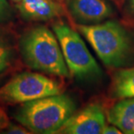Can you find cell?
Instances as JSON below:
<instances>
[{
	"mask_svg": "<svg viewBox=\"0 0 134 134\" xmlns=\"http://www.w3.org/2000/svg\"><path fill=\"white\" fill-rule=\"evenodd\" d=\"M77 26L104 65L119 68L128 65L132 59L134 52L132 38L119 22L105 20L96 25Z\"/></svg>",
	"mask_w": 134,
	"mask_h": 134,
	"instance_id": "1",
	"label": "cell"
},
{
	"mask_svg": "<svg viewBox=\"0 0 134 134\" xmlns=\"http://www.w3.org/2000/svg\"><path fill=\"white\" fill-rule=\"evenodd\" d=\"M75 111L73 99L60 93L23 103L14 119L32 133L52 134L57 133Z\"/></svg>",
	"mask_w": 134,
	"mask_h": 134,
	"instance_id": "2",
	"label": "cell"
},
{
	"mask_svg": "<svg viewBox=\"0 0 134 134\" xmlns=\"http://www.w3.org/2000/svg\"><path fill=\"white\" fill-rule=\"evenodd\" d=\"M19 51L24 62L31 69L53 76H70L57 37L45 26H37L24 33L19 40Z\"/></svg>",
	"mask_w": 134,
	"mask_h": 134,
	"instance_id": "3",
	"label": "cell"
},
{
	"mask_svg": "<svg viewBox=\"0 0 134 134\" xmlns=\"http://www.w3.org/2000/svg\"><path fill=\"white\" fill-rule=\"evenodd\" d=\"M52 30L60 44L70 75L79 79H96L101 76L99 65L79 33L63 22L54 24Z\"/></svg>",
	"mask_w": 134,
	"mask_h": 134,
	"instance_id": "4",
	"label": "cell"
},
{
	"mask_svg": "<svg viewBox=\"0 0 134 134\" xmlns=\"http://www.w3.org/2000/svg\"><path fill=\"white\" fill-rule=\"evenodd\" d=\"M62 92V85L56 79L38 72L24 71L0 87V102L23 104Z\"/></svg>",
	"mask_w": 134,
	"mask_h": 134,
	"instance_id": "5",
	"label": "cell"
},
{
	"mask_svg": "<svg viewBox=\"0 0 134 134\" xmlns=\"http://www.w3.org/2000/svg\"><path fill=\"white\" fill-rule=\"evenodd\" d=\"M105 125V114L101 105L90 104L79 111H75L57 133L103 134Z\"/></svg>",
	"mask_w": 134,
	"mask_h": 134,
	"instance_id": "6",
	"label": "cell"
},
{
	"mask_svg": "<svg viewBox=\"0 0 134 134\" xmlns=\"http://www.w3.org/2000/svg\"><path fill=\"white\" fill-rule=\"evenodd\" d=\"M66 8L77 25H96L114 15L109 0H66Z\"/></svg>",
	"mask_w": 134,
	"mask_h": 134,
	"instance_id": "7",
	"label": "cell"
},
{
	"mask_svg": "<svg viewBox=\"0 0 134 134\" xmlns=\"http://www.w3.org/2000/svg\"><path fill=\"white\" fill-rule=\"evenodd\" d=\"M16 7L21 17L30 21H50L65 13L63 6L56 0H21Z\"/></svg>",
	"mask_w": 134,
	"mask_h": 134,
	"instance_id": "8",
	"label": "cell"
},
{
	"mask_svg": "<svg viewBox=\"0 0 134 134\" xmlns=\"http://www.w3.org/2000/svg\"><path fill=\"white\" fill-rule=\"evenodd\" d=\"M108 121L122 133L134 134V98H123L108 111Z\"/></svg>",
	"mask_w": 134,
	"mask_h": 134,
	"instance_id": "9",
	"label": "cell"
},
{
	"mask_svg": "<svg viewBox=\"0 0 134 134\" xmlns=\"http://www.w3.org/2000/svg\"><path fill=\"white\" fill-rule=\"evenodd\" d=\"M111 93L119 99L134 98V66L119 70L114 74Z\"/></svg>",
	"mask_w": 134,
	"mask_h": 134,
	"instance_id": "10",
	"label": "cell"
},
{
	"mask_svg": "<svg viewBox=\"0 0 134 134\" xmlns=\"http://www.w3.org/2000/svg\"><path fill=\"white\" fill-rule=\"evenodd\" d=\"M16 56L17 50L12 37L0 30V74L12 66Z\"/></svg>",
	"mask_w": 134,
	"mask_h": 134,
	"instance_id": "11",
	"label": "cell"
},
{
	"mask_svg": "<svg viewBox=\"0 0 134 134\" xmlns=\"http://www.w3.org/2000/svg\"><path fill=\"white\" fill-rule=\"evenodd\" d=\"M12 9L6 0H0V22H5L12 18Z\"/></svg>",
	"mask_w": 134,
	"mask_h": 134,
	"instance_id": "12",
	"label": "cell"
},
{
	"mask_svg": "<svg viewBox=\"0 0 134 134\" xmlns=\"http://www.w3.org/2000/svg\"><path fill=\"white\" fill-rule=\"evenodd\" d=\"M6 130V133L9 134H27V133H31V132H29V130L27 128H25V126H23L22 125H18L15 124H10L7 125V127L5 128Z\"/></svg>",
	"mask_w": 134,
	"mask_h": 134,
	"instance_id": "13",
	"label": "cell"
},
{
	"mask_svg": "<svg viewBox=\"0 0 134 134\" xmlns=\"http://www.w3.org/2000/svg\"><path fill=\"white\" fill-rule=\"evenodd\" d=\"M9 125V119L5 111L3 109L0 108V131L4 130Z\"/></svg>",
	"mask_w": 134,
	"mask_h": 134,
	"instance_id": "14",
	"label": "cell"
},
{
	"mask_svg": "<svg viewBox=\"0 0 134 134\" xmlns=\"http://www.w3.org/2000/svg\"><path fill=\"white\" fill-rule=\"evenodd\" d=\"M120 133H122L121 131L113 125H106L103 132V134H120Z\"/></svg>",
	"mask_w": 134,
	"mask_h": 134,
	"instance_id": "15",
	"label": "cell"
},
{
	"mask_svg": "<svg viewBox=\"0 0 134 134\" xmlns=\"http://www.w3.org/2000/svg\"><path fill=\"white\" fill-rule=\"evenodd\" d=\"M125 12H127V14L134 17V0H128Z\"/></svg>",
	"mask_w": 134,
	"mask_h": 134,
	"instance_id": "16",
	"label": "cell"
},
{
	"mask_svg": "<svg viewBox=\"0 0 134 134\" xmlns=\"http://www.w3.org/2000/svg\"><path fill=\"white\" fill-rule=\"evenodd\" d=\"M109 1H111L112 3H114L115 4L119 5V6H121V5H123L125 3V1L126 0H109Z\"/></svg>",
	"mask_w": 134,
	"mask_h": 134,
	"instance_id": "17",
	"label": "cell"
},
{
	"mask_svg": "<svg viewBox=\"0 0 134 134\" xmlns=\"http://www.w3.org/2000/svg\"><path fill=\"white\" fill-rule=\"evenodd\" d=\"M3 79H3V77H1V76H0V85L2 84V81H3Z\"/></svg>",
	"mask_w": 134,
	"mask_h": 134,
	"instance_id": "18",
	"label": "cell"
},
{
	"mask_svg": "<svg viewBox=\"0 0 134 134\" xmlns=\"http://www.w3.org/2000/svg\"><path fill=\"white\" fill-rule=\"evenodd\" d=\"M12 1H13V2H16V3H18V2H20L21 0H12Z\"/></svg>",
	"mask_w": 134,
	"mask_h": 134,
	"instance_id": "19",
	"label": "cell"
}]
</instances>
